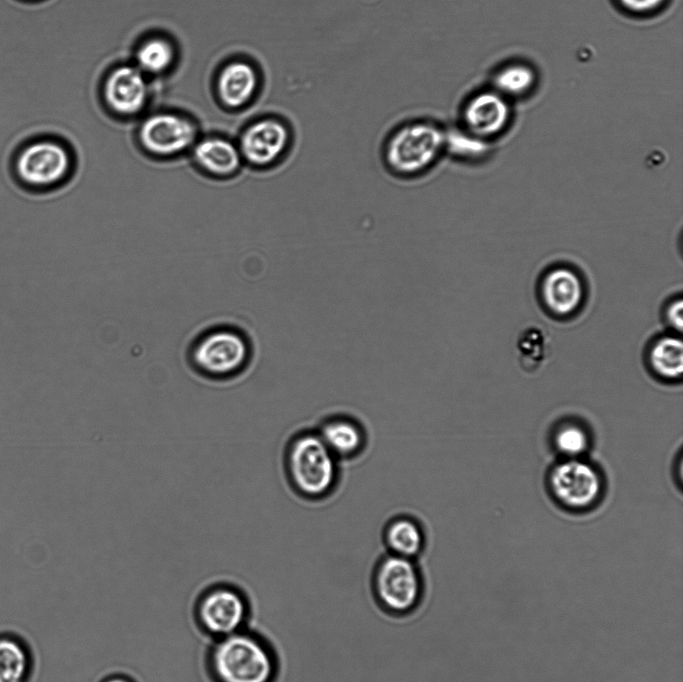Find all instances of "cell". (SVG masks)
<instances>
[{
    "mask_svg": "<svg viewBox=\"0 0 683 682\" xmlns=\"http://www.w3.org/2000/svg\"><path fill=\"white\" fill-rule=\"evenodd\" d=\"M207 669L214 682H274L278 660L262 636L245 628L215 639Z\"/></svg>",
    "mask_w": 683,
    "mask_h": 682,
    "instance_id": "6da1fadb",
    "label": "cell"
},
{
    "mask_svg": "<svg viewBox=\"0 0 683 682\" xmlns=\"http://www.w3.org/2000/svg\"><path fill=\"white\" fill-rule=\"evenodd\" d=\"M446 128L427 120H413L396 127L382 147V162L392 176L415 179L432 170L445 154Z\"/></svg>",
    "mask_w": 683,
    "mask_h": 682,
    "instance_id": "7a4b0ae2",
    "label": "cell"
},
{
    "mask_svg": "<svg viewBox=\"0 0 683 682\" xmlns=\"http://www.w3.org/2000/svg\"><path fill=\"white\" fill-rule=\"evenodd\" d=\"M284 468L292 488L306 499L325 498L338 483V459L317 431L304 430L292 436L285 449Z\"/></svg>",
    "mask_w": 683,
    "mask_h": 682,
    "instance_id": "3957f363",
    "label": "cell"
},
{
    "mask_svg": "<svg viewBox=\"0 0 683 682\" xmlns=\"http://www.w3.org/2000/svg\"><path fill=\"white\" fill-rule=\"evenodd\" d=\"M15 179L32 191H49L68 182L74 170L70 148L60 139L39 135L18 146L12 162Z\"/></svg>",
    "mask_w": 683,
    "mask_h": 682,
    "instance_id": "277c9868",
    "label": "cell"
},
{
    "mask_svg": "<svg viewBox=\"0 0 683 682\" xmlns=\"http://www.w3.org/2000/svg\"><path fill=\"white\" fill-rule=\"evenodd\" d=\"M252 359L248 338L231 328H217L200 335L189 347L187 363L203 379L225 382L242 375Z\"/></svg>",
    "mask_w": 683,
    "mask_h": 682,
    "instance_id": "5b68a950",
    "label": "cell"
},
{
    "mask_svg": "<svg viewBox=\"0 0 683 682\" xmlns=\"http://www.w3.org/2000/svg\"><path fill=\"white\" fill-rule=\"evenodd\" d=\"M371 588L382 610L393 616H405L422 602L425 583L416 560L386 553L373 569Z\"/></svg>",
    "mask_w": 683,
    "mask_h": 682,
    "instance_id": "8992f818",
    "label": "cell"
},
{
    "mask_svg": "<svg viewBox=\"0 0 683 682\" xmlns=\"http://www.w3.org/2000/svg\"><path fill=\"white\" fill-rule=\"evenodd\" d=\"M249 614L247 596L229 584L206 588L197 598L194 608L198 626L215 639L245 629Z\"/></svg>",
    "mask_w": 683,
    "mask_h": 682,
    "instance_id": "52a82bcc",
    "label": "cell"
},
{
    "mask_svg": "<svg viewBox=\"0 0 683 682\" xmlns=\"http://www.w3.org/2000/svg\"><path fill=\"white\" fill-rule=\"evenodd\" d=\"M548 487L554 499L574 511L593 507L601 498L603 479L583 458L561 459L549 471Z\"/></svg>",
    "mask_w": 683,
    "mask_h": 682,
    "instance_id": "ba28073f",
    "label": "cell"
},
{
    "mask_svg": "<svg viewBox=\"0 0 683 682\" xmlns=\"http://www.w3.org/2000/svg\"><path fill=\"white\" fill-rule=\"evenodd\" d=\"M290 127L275 117L261 118L247 127L240 137L238 149L242 160L257 169L279 164L290 150Z\"/></svg>",
    "mask_w": 683,
    "mask_h": 682,
    "instance_id": "9c48e42d",
    "label": "cell"
},
{
    "mask_svg": "<svg viewBox=\"0 0 683 682\" xmlns=\"http://www.w3.org/2000/svg\"><path fill=\"white\" fill-rule=\"evenodd\" d=\"M138 138L147 153L155 157H173L194 144L196 128L181 116L159 113L142 122Z\"/></svg>",
    "mask_w": 683,
    "mask_h": 682,
    "instance_id": "30bf717a",
    "label": "cell"
},
{
    "mask_svg": "<svg viewBox=\"0 0 683 682\" xmlns=\"http://www.w3.org/2000/svg\"><path fill=\"white\" fill-rule=\"evenodd\" d=\"M463 129L481 138L499 134L507 126L511 108L508 99L496 90L471 96L462 109Z\"/></svg>",
    "mask_w": 683,
    "mask_h": 682,
    "instance_id": "8fae6325",
    "label": "cell"
},
{
    "mask_svg": "<svg viewBox=\"0 0 683 682\" xmlns=\"http://www.w3.org/2000/svg\"><path fill=\"white\" fill-rule=\"evenodd\" d=\"M104 97L108 106L117 113H138L147 98V84L142 71L129 65L114 69L105 81Z\"/></svg>",
    "mask_w": 683,
    "mask_h": 682,
    "instance_id": "7c38bea8",
    "label": "cell"
},
{
    "mask_svg": "<svg viewBox=\"0 0 683 682\" xmlns=\"http://www.w3.org/2000/svg\"><path fill=\"white\" fill-rule=\"evenodd\" d=\"M583 293L579 276L565 267L550 270L541 283L543 302L550 312L558 316L574 313L581 305Z\"/></svg>",
    "mask_w": 683,
    "mask_h": 682,
    "instance_id": "4fadbf2b",
    "label": "cell"
},
{
    "mask_svg": "<svg viewBox=\"0 0 683 682\" xmlns=\"http://www.w3.org/2000/svg\"><path fill=\"white\" fill-rule=\"evenodd\" d=\"M316 431L338 460L358 456L366 444L362 425L345 415L325 419Z\"/></svg>",
    "mask_w": 683,
    "mask_h": 682,
    "instance_id": "5bb4252c",
    "label": "cell"
},
{
    "mask_svg": "<svg viewBox=\"0 0 683 682\" xmlns=\"http://www.w3.org/2000/svg\"><path fill=\"white\" fill-rule=\"evenodd\" d=\"M193 160L202 172L216 178L235 175L243 162L238 146L219 137L205 138L196 143Z\"/></svg>",
    "mask_w": 683,
    "mask_h": 682,
    "instance_id": "9a60e30c",
    "label": "cell"
},
{
    "mask_svg": "<svg viewBox=\"0 0 683 682\" xmlns=\"http://www.w3.org/2000/svg\"><path fill=\"white\" fill-rule=\"evenodd\" d=\"M382 539L387 553L416 560L426 546V535L413 517L399 515L387 522Z\"/></svg>",
    "mask_w": 683,
    "mask_h": 682,
    "instance_id": "2e32d148",
    "label": "cell"
},
{
    "mask_svg": "<svg viewBox=\"0 0 683 682\" xmlns=\"http://www.w3.org/2000/svg\"><path fill=\"white\" fill-rule=\"evenodd\" d=\"M258 77L252 65L243 61L227 64L219 73L217 91L223 103L239 107L254 95Z\"/></svg>",
    "mask_w": 683,
    "mask_h": 682,
    "instance_id": "e0dca14e",
    "label": "cell"
},
{
    "mask_svg": "<svg viewBox=\"0 0 683 682\" xmlns=\"http://www.w3.org/2000/svg\"><path fill=\"white\" fill-rule=\"evenodd\" d=\"M649 369L661 380L676 382L683 373V344L675 336L656 339L647 353Z\"/></svg>",
    "mask_w": 683,
    "mask_h": 682,
    "instance_id": "ac0fdd59",
    "label": "cell"
},
{
    "mask_svg": "<svg viewBox=\"0 0 683 682\" xmlns=\"http://www.w3.org/2000/svg\"><path fill=\"white\" fill-rule=\"evenodd\" d=\"M518 359L524 371L532 373L547 360L550 343L546 332L538 326H529L517 338Z\"/></svg>",
    "mask_w": 683,
    "mask_h": 682,
    "instance_id": "d6986e66",
    "label": "cell"
},
{
    "mask_svg": "<svg viewBox=\"0 0 683 682\" xmlns=\"http://www.w3.org/2000/svg\"><path fill=\"white\" fill-rule=\"evenodd\" d=\"M537 76L527 64L512 63L501 68L494 76V90L505 96L522 97L535 86Z\"/></svg>",
    "mask_w": 683,
    "mask_h": 682,
    "instance_id": "ffe728a7",
    "label": "cell"
},
{
    "mask_svg": "<svg viewBox=\"0 0 683 682\" xmlns=\"http://www.w3.org/2000/svg\"><path fill=\"white\" fill-rule=\"evenodd\" d=\"M29 665L22 643L12 637H0V682H25Z\"/></svg>",
    "mask_w": 683,
    "mask_h": 682,
    "instance_id": "44dd1931",
    "label": "cell"
},
{
    "mask_svg": "<svg viewBox=\"0 0 683 682\" xmlns=\"http://www.w3.org/2000/svg\"><path fill=\"white\" fill-rule=\"evenodd\" d=\"M553 445L562 459L583 458L590 448V435L587 429L576 421H566L558 425L553 434Z\"/></svg>",
    "mask_w": 683,
    "mask_h": 682,
    "instance_id": "7402d4cb",
    "label": "cell"
},
{
    "mask_svg": "<svg viewBox=\"0 0 683 682\" xmlns=\"http://www.w3.org/2000/svg\"><path fill=\"white\" fill-rule=\"evenodd\" d=\"M135 57L138 69L156 74L169 68L174 58V51L167 40L152 38L138 47Z\"/></svg>",
    "mask_w": 683,
    "mask_h": 682,
    "instance_id": "603a6c76",
    "label": "cell"
},
{
    "mask_svg": "<svg viewBox=\"0 0 683 682\" xmlns=\"http://www.w3.org/2000/svg\"><path fill=\"white\" fill-rule=\"evenodd\" d=\"M485 150L484 139L463 128H446L445 153H450L455 157L469 158L481 155Z\"/></svg>",
    "mask_w": 683,
    "mask_h": 682,
    "instance_id": "cb8c5ba5",
    "label": "cell"
},
{
    "mask_svg": "<svg viewBox=\"0 0 683 682\" xmlns=\"http://www.w3.org/2000/svg\"><path fill=\"white\" fill-rule=\"evenodd\" d=\"M627 12L636 15H647L659 10L666 0H617Z\"/></svg>",
    "mask_w": 683,
    "mask_h": 682,
    "instance_id": "d4e9b609",
    "label": "cell"
},
{
    "mask_svg": "<svg viewBox=\"0 0 683 682\" xmlns=\"http://www.w3.org/2000/svg\"><path fill=\"white\" fill-rule=\"evenodd\" d=\"M665 319L670 327L681 332L683 327V302L681 298L675 299L665 309Z\"/></svg>",
    "mask_w": 683,
    "mask_h": 682,
    "instance_id": "484cf974",
    "label": "cell"
},
{
    "mask_svg": "<svg viewBox=\"0 0 683 682\" xmlns=\"http://www.w3.org/2000/svg\"><path fill=\"white\" fill-rule=\"evenodd\" d=\"M101 682H135L132 678L124 674H112L105 677Z\"/></svg>",
    "mask_w": 683,
    "mask_h": 682,
    "instance_id": "4316f807",
    "label": "cell"
}]
</instances>
